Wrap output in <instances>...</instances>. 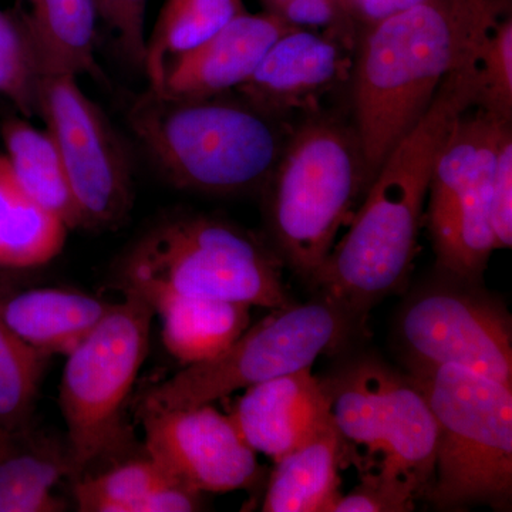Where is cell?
Returning a JSON list of instances; mask_svg holds the SVG:
<instances>
[{
  "label": "cell",
  "instance_id": "cell-28",
  "mask_svg": "<svg viewBox=\"0 0 512 512\" xmlns=\"http://www.w3.org/2000/svg\"><path fill=\"white\" fill-rule=\"evenodd\" d=\"M476 106L498 119L512 116V22L500 20L487 36L477 60Z\"/></svg>",
  "mask_w": 512,
  "mask_h": 512
},
{
  "label": "cell",
  "instance_id": "cell-1",
  "mask_svg": "<svg viewBox=\"0 0 512 512\" xmlns=\"http://www.w3.org/2000/svg\"><path fill=\"white\" fill-rule=\"evenodd\" d=\"M477 59L447 77L423 117L390 150L348 232L313 286L362 323L372 306L402 288L426 207L434 164L458 120L476 106Z\"/></svg>",
  "mask_w": 512,
  "mask_h": 512
},
{
  "label": "cell",
  "instance_id": "cell-29",
  "mask_svg": "<svg viewBox=\"0 0 512 512\" xmlns=\"http://www.w3.org/2000/svg\"><path fill=\"white\" fill-rule=\"evenodd\" d=\"M414 481L384 471H365L360 484L340 495L332 512H409L420 495Z\"/></svg>",
  "mask_w": 512,
  "mask_h": 512
},
{
  "label": "cell",
  "instance_id": "cell-23",
  "mask_svg": "<svg viewBox=\"0 0 512 512\" xmlns=\"http://www.w3.org/2000/svg\"><path fill=\"white\" fill-rule=\"evenodd\" d=\"M242 13V0H167L147 39L144 69L150 89L160 86L165 70L177 57L200 46Z\"/></svg>",
  "mask_w": 512,
  "mask_h": 512
},
{
  "label": "cell",
  "instance_id": "cell-25",
  "mask_svg": "<svg viewBox=\"0 0 512 512\" xmlns=\"http://www.w3.org/2000/svg\"><path fill=\"white\" fill-rule=\"evenodd\" d=\"M10 284H0V303ZM47 359L23 342L0 312V427L15 439L28 429Z\"/></svg>",
  "mask_w": 512,
  "mask_h": 512
},
{
  "label": "cell",
  "instance_id": "cell-7",
  "mask_svg": "<svg viewBox=\"0 0 512 512\" xmlns=\"http://www.w3.org/2000/svg\"><path fill=\"white\" fill-rule=\"evenodd\" d=\"M357 325L362 323L322 295L272 309L214 359L185 366L148 390L140 412L212 404L255 384L312 369L318 357L340 348Z\"/></svg>",
  "mask_w": 512,
  "mask_h": 512
},
{
  "label": "cell",
  "instance_id": "cell-15",
  "mask_svg": "<svg viewBox=\"0 0 512 512\" xmlns=\"http://www.w3.org/2000/svg\"><path fill=\"white\" fill-rule=\"evenodd\" d=\"M292 28L271 12L242 13L200 46L177 57L165 70L160 86L150 90L198 99L238 89L255 72L269 47Z\"/></svg>",
  "mask_w": 512,
  "mask_h": 512
},
{
  "label": "cell",
  "instance_id": "cell-11",
  "mask_svg": "<svg viewBox=\"0 0 512 512\" xmlns=\"http://www.w3.org/2000/svg\"><path fill=\"white\" fill-rule=\"evenodd\" d=\"M39 116L55 141L82 227H116L130 211L133 180L126 150L114 128L70 74H46Z\"/></svg>",
  "mask_w": 512,
  "mask_h": 512
},
{
  "label": "cell",
  "instance_id": "cell-17",
  "mask_svg": "<svg viewBox=\"0 0 512 512\" xmlns=\"http://www.w3.org/2000/svg\"><path fill=\"white\" fill-rule=\"evenodd\" d=\"M436 419L409 376L390 373L379 417V470L414 481L429 493L437 451Z\"/></svg>",
  "mask_w": 512,
  "mask_h": 512
},
{
  "label": "cell",
  "instance_id": "cell-19",
  "mask_svg": "<svg viewBox=\"0 0 512 512\" xmlns=\"http://www.w3.org/2000/svg\"><path fill=\"white\" fill-rule=\"evenodd\" d=\"M252 306L214 299L170 296L153 306L165 349L185 366L220 355L245 332Z\"/></svg>",
  "mask_w": 512,
  "mask_h": 512
},
{
  "label": "cell",
  "instance_id": "cell-3",
  "mask_svg": "<svg viewBox=\"0 0 512 512\" xmlns=\"http://www.w3.org/2000/svg\"><path fill=\"white\" fill-rule=\"evenodd\" d=\"M150 92L128 121L171 184L205 194H237L268 183L285 147L274 116L247 100Z\"/></svg>",
  "mask_w": 512,
  "mask_h": 512
},
{
  "label": "cell",
  "instance_id": "cell-34",
  "mask_svg": "<svg viewBox=\"0 0 512 512\" xmlns=\"http://www.w3.org/2000/svg\"><path fill=\"white\" fill-rule=\"evenodd\" d=\"M16 447L15 437L10 436L0 427V457L6 456L13 448Z\"/></svg>",
  "mask_w": 512,
  "mask_h": 512
},
{
  "label": "cell",
  "instance_id": "cell-18",
  "mask_svg": "<svg viewBox=\"0 0 512 512\" xmlns=\"http://www.w3.org/2000/svg\"><path fill=\"white\" fill-rule=\"evenodd\" d=\"M349 451L333 420L313 439L276 461L262 503L265 512H332Z\"/></svg>",
  "mask_w": 512,
  "mask_h": 512
},
{
  "label": "cell",
  "instance_id": "cell-8",
  "mask_svg": "<svg viewBox=\"0 0 512 512\" xmlns=\"http://www.w3.org/2000/svg\"><path fill=\"white\" fill-rule=\"evenodd\" d=\"M153 308L124 291L90 335L67 355L59 404L66 423L67 458L82 473L124 441V407L146 360Z\"/></svg>",
  "mask_w": 512,
  "mask_h": 512
},
{
  "label": "cell",
  "instance_id": "cell-4",
  "mask_svg": "<svg viewBox=\"0 0 512 512\" xmlns=\"http://www.w3.org/2000/svg\"><path fill=\"white\" fill-rule=\"evenodd\" d=\"M284 262L254 235L228 222L184 215L160 222L128 251L124 291L153 308L170 296L245 303L266 309L289 305Z\"/></svg>",
  "mask_w": 512,
  "mask_h": 512
},
{
  "label": "cell",
  "instance_id": "cell-16",
  "mask_svg": "<svg viewBox=\"0 0 512 512\" xmlns=\"http://www.w3.org/2000/svg\"><path fill=\"white\" fill-rule=\"evenodd\" d=\"M113 303L86 293L60 288H35L3 295V320L23 342L50 357L69 355L79 346Z\"/></svg>",
  "mask_w": 512,
  "mask_h": 512
},
{
  "label": "cell",
  "instance_id": "cell-13",
  "mask_svg": "<svg viewBox=\"0 0 512 512\" xmlns=\"http://www.w3.org/2000/svg\"><path fill=\"white\" fill-rule=\"evenodd\" d=\"M228 416L256 454L276 463L332 421L328 386L299 370L248 387Z\"/></svg>",
  "mask_w": 512,
  "mask_h": 512
},
{
  "label": "cell",
  "instance_id": "cell-14",
  "mask_svg": "<svg viewBox=\"0 0 512 512\" xmlns=\"http://www.w3.org/2000/svg\"><path fill=\"white\" fill-rule=\"evenodd\" d=\"M349 66L345 46L336 36L292 28L269 47L238 92L271 116L306 109L340 82Z\"/></svg>",
  "mask_w": 512,
  "mask_h": 512
},
{
  "label": "cell",
  "instance_id": "cell-27",
  "mask_svg": "<svg viewBox=\"0 0 512 512\" xmlns=\"http://www.w3.org/2000/svg\"><path fill=\"white\" fill-rule=\"evenodd\" d=\"M43 76L25 15L0 10V94L23 117L39 116Z\"/></svg>",
  "mask_w": 512,
  "mask_h": 512
},
{
  "label": "cell",
  "instance_id": "cell-9",
  "mask_svg": "<svg viewBox=\"0 0 512 512\" xmlns=\"http://www.w3.org/2000/svg\"><path fill=\"white\" fill-rule=\"evenodd\" d=\"M510 120L487 111L457 121L434 164L429 188V228L444 274L478 282L495 249L491 187L498 144Z\"/></svg>",
  "mask_w": 512,
  "mask_h": 512
},
{
  "label": "cell",
  "instance_id": "cell-35",
  "mask_svg": "<svg viewBox=\"0 0 512 512\" xmlns=\"http://www.w3.org/2000/svg\"><path fill=\"white\" fill-rule=\"evenodd\" d=\"M13 271H9V269H2L0 268V284H3V282H12Z\"/></svg>",
  "mask_w": 512,
  "mask_h": 512
},
{
  "label": "cell",
  "instance_id": "cell-30",
  "mask_svg": "<svg viewBox=\"0 0 512 512\" xmlns=\"http://www.w3.org/2000/svg\"><path fill=\"white\" fill-rule=\"evenodd\" d=\"M148 0H96L99 18L109 25L130 62L144 67Z\"/></svg>",
  "mask_w": 512,
  "mask_h": 512
},
{
  "label": "cell",
  "instance_id": "cell-33",
  "mask_svg": "<svg viewBox=\"0 0 512 512\" xmlns=\"http://www.w3.org/2000/svg\"><path fill=\"white\" fill-rule=\"evenodd\" d=\"M420 2L421 0H349L346 12L369 28L380 20L413 8Z\"/></svg>",
  "mask_w": 512,
  "mask_h": 512
},
{
  "label": "cell",
  "instance_id": "cell-10",
  "mask_svg": "<svg viewBox=\"0 0 512 512\" xmlns=\"http://www.w3.org/2000/svg\"><path fill=\"white\" fill-rule=\"evenodd\" d=\"M443 274L410 296L396 336L404 365H453L512 386L511 316L478 282Z\"/></svg>",
  "mask_w": 512,
  "mask_h": 512
},
{
  "label": "cell",
  "instance_id": "cell-22",
  "mask_svg": "<svg viewBox=\"0 0 512 512\" xmlns=\"http://www.w3.org/2000/svg\"><path fill=\"white\" fill-rule=\"evenodd\" d=\"M6 158L26 194L72 228L82 227V217L59 151L49 131L23 119L2 126Z\"/></svg>",
  "mask_w": 512,
  "mask_h": 512
},
{
  "label": "cell",
  "instance_id": "cell-12",
  "mask_svg": "<svg viewBox=\"0 0 512 512\" xmlns=\"http://www.w3.org/2000/svg\"><path fill=\"white\" fill-rule=\"evenodd\" d=\"M140 416L148 457L192 490H249L264 476L258 454L242 439L231 417L212 404Z\"/></svg>",
  "mask_w": 512,
  "mask_h": 512
},
{
  "label": "cell",
  "instance_id": "cell-24",
  "mask_svg": "<svg viewBox=\"0 0 512 512\" xmlns=\"http://www.w3.org/2000/svg\"><path fill=\"white\" fill-rule=\"evenodd\" d=\"M72 474L69 458L49 450L13 448L0 457V512H59L57 483Z\"/></svg>",
  "mask_w": 512,
  "mask_h": 512
},
{
  "label": "cell",
  "instance_id": "cell-6",
  "mask_svg": "<svg viewBox=\"0 0 512 512\" xmlns=\"http://www.w3.org/2000/svg\"><path fill=\"white\" fill-rule=\"evenodd\" d=\"M407 369L439 430L427 493L431 503L446 511L477 504L507 510L512 498V386L453 365Z\"/></svg>",
  "mask_w": 512,
  "mask_h": 512
},
{
  "label": "cell",
  "instance_id": "cell-2",
  "mask_svg": "<svg viewBox=\"0 0 512 512\" xmlns=\"http://www.w3.org/2000/svg\"><path fill=\"white\" fill-rule=\"evenodd\" d=\"M505 0H421L367 28L353 72L355 134L370 181L448 76L500 22Z\"/></svg>",
  "mask_w": 512,
  "mask_h": 512
},
{
  "label": "cell",
  "instance_id": "cell-26",
  "mask_svg": "<svg viewBox=\"0 0 512 512\" xmlns=\"http://www.w3.org/2000/svg\"><path fill=\"white\" fill-rule=\"evenodd\" d=\"M175 483L180 481L148 457L82 478L74 485L73 497L82 512H143L151 494Z\"/></svg>",
  "mask_w": 512,
  "mask_h": 512
},
{
  "label": "cell",
  "instance_id": "cell-36",
  "mask_svg": "<svg viewBox=\"0 0 512 512\" xmlns=\"http://www.w3.org/2000/svg\"><path fill=\"white\" fill-rule=\"evenodd\" d=\"M333 2L338 3V5L342 6V8L346 10V6H348L349 0H333Z\"/></svg>",
  "mask_w": 512,
  "mask_h": 512
},
{
  "label": "cell",
  "instance_id": "cell-31",
  "mask_svg": "<svg viewBox=\"0 0 512 512\" xmlns=\"http://www.w3.org/2000/svg\"><path fill=\"white\" fill-rule=\"evenodd\" d=\"M491 229L495 249L512 245V130L507 124L498 144L493 187H491Z\"/></svg>",
  "mask_w": 512,
  "mask_h": 512
},
{
  "label": "cell",
  "instance_id": "cell-20",
  "mask_svg": "<svg viewBox=\"0 0 512 512\" xmlns=\"http://www.w3.org/2000/svg\"><path fill=\"white\" fill-rule=\"evenodd\" d=\"M30 36L46 74L100 76L94 56L96 0H28Z\"/></svg>",
  "mask_w": 512,
  "mask_h": 512
},
{
  "label": "cell",
  "instance_id": "cell-32",
  "mask_svg": "<svg viewBox=\"0 0 512 512\" xmlns=\"http://www.w3.org/2000/svg\"><path fill=\"white\" fill-rule=\"evenodd\" d=\"M293 28H332L339 25L346 10L333 0H288L274 13Z\"/></svg>",
  "mask_w": 512,
  "mask_h": 512
},
{
  "label": "cell",
  "instance_id": "cell-21",
  "mask_svg": "<svg viewBox=\"0 0 512 512\" xmlns=\"http://www.w3.org/2000/svg\"><path fill=\"white\" fill-rule=\"evenodd\" d=\"M69 227L20 187L6 156H0V268H39L62 252Z\"/></svg>",
  "mask_w": 512,
  "mask_h": 512
},
{
  "label": "cell",
  "instance_id": "cell-5",
  "mask_svg": "<svg viewBox=\"0 0 512 512\" xmlns=\"http://www.w3.org/2000/svg\"><path fill=\"white\" fill-rule=\"evenodd\" d=\"M370 183L355 130L313 119L293 131L268 180L269 231L282 262L313 284Z\"/></svg>",
  "mask_w": 512,
  "mask_h": 512
}]
</instances>
